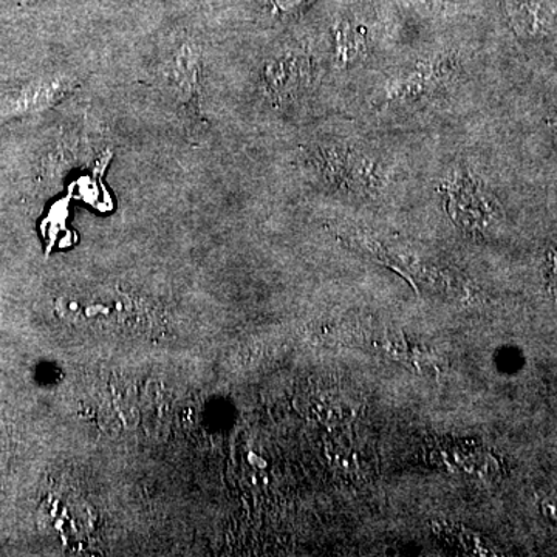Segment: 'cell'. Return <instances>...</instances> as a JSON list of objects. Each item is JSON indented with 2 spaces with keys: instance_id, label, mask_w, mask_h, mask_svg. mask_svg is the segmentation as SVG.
Returning a JSON list of instances; mask_svg holds the SVG:
<instances>
[{
  "instance_id": "7a4b0ae2",
  "label": "cell",
  "mask_w": 557,
  "mask_h": 557,
  "mask_svg": "<svg viewBox=\"0 0 557 557\" xmlns=\"http://www.w3.org/2000/svg\"><path fill=\"white\" fill-rule=\"evenodd\" d=\"M172 87L180 101L189 110L199 113L200 51L190 44L175 50L170 65ZM200 115V113H199Z\"/></svg>"
},
{
  "instance_id": "6da1fadb",
  "label": "cell",
  "mask_w": 557,
  "mask_h": 557,
  "mask_svg": "<svg viewBox=\"0 0 557 557\" xmlns=\"http://www.w3.org/2000/svg\"><path fill=\"white\" fill-rule=\"evenodd\" d=\"M72 87L70 81L54 76L36 79L25 84L21 89L11 90L0 98V123L16 116L42 112L54 102L61 101L69 91H72Z\"/></svg>"
}]
</instances>
